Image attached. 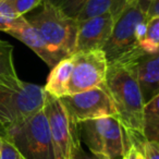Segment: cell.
I'll list each match as a JSON object with an SVG mask.
<instances>
[{"mask_svg":"<svg viewBox=\"0 0 159 159\" xmlns=\"http://www.w3.org/2000/svg\"><path fill=\"white\" fill-rule=\"evenodd\" d=\"M135 59L108 63L104 87L115 107L116 117L126 132L142 135L145 102L137 83Z\"/></svg>","mask_w":159,"mask_h":159,"instance_id":"obj_1","label":"cell"},{"mask_svg":"<svg viewBox=\"0 0 159 159\" xmlns=\"http://www.w3.org/2000/svg\"><path fill=\"white\" fill-rule=\"evenodd\" d=\"M76 130L80 141L87 146L89 152L108 159H122L131 145L128 133L117 117L83 121L76 124Z\"/></svg>","mask_w":159,"mask_h":159,"instance_id":"obj_2","label":"cell"},{"mask_svg":"<svg viewBox=\"0 0 159 159\" xmlns=\"http://www.w3.org/2000/svg\"><path fill=\"white\" fill-rule=\"evenodd\" d=\"M27 21L53 51L63 58L74 53L79 23L49 0H44L42 10Z\"/></svg>","mask_w":159,"mask_h":159,"instance_id":"obj_3","label":"cell"},{"mask_svg":"<svg viewBox=\"0 0 159 159\" xmlns=\"http://www.w3.org/2000/svg\"><path fill=\"white\" fill-rule=\"evenodd\" d=\"M45 92L40 85L22 82L18 87L0 86V137L16 124L44 107Z\"/></svg>","mask_w":159,"mask_h":159,"instance_id":"obj_4","label":"cell"},{"mask_svg":"<svg viewBox=\"0 0 159 159\" xmlns=\"http://www.w3.org/2000/svg\"><path fill=\"white\" fill-rule=\"evenodd\" d=\"M9 141L25 159H56L44 107L35 115L6 132Z\"/></svg>","mask_w":159,"mask_h":159,"instance_id":"obj_5","label":"cell"},{"mask_svg":"<svg viewBox=\"0 0 159 159\" xmlns=\"http://www.w3.org/2000/svg\"><path fill=\"white\" fill-rule=\"evenodd\" d=\"M145 19H147L146 14L139 2L126 6L116 20L110 37L102 48L108 63L118 60L134 59L145 53L139 47L135 36L137 24Z\"/></svg>","mask_w":159,"mask_h":159,"instance_id":"obj_6","label":"cell"},{"mask_svg":"<svg viewBox=\"0 0 159 159\" xmlns=\"http://www.w3.org/2000/svg\"><path fill=\"white\" fill-rule=\"evenodd\" d=\"M44 111L48 120L56 159H70L74 145L80 141L76 124L73 123L58 98L45 94Z\"/></svg>","mask_w":159,"mask_h":159,"instance_id":"obj_7","label":"cell"},{"mask_svg":"<svg viewBox=\"0 0 159 159\" xmlns=\"http://www.w3.org/2000/svg\"><path fill=\"white\" fill-rule=\"evenodd\" d=\"M107 70L108 60L102 49L74 52L68 95L102 86Z\"/></svg>","mask_w":159,"mask_h":159,"instance_id":"obj_8","label":"cell"},{"mask_svg":"<svg viewBox=\"0 0 159 159\" xmlns=\"http://www.w3.org/2000/svg\"><path fill=\"white\" fill-rule=\"evenodd\" d=\"M73 123L104 117H116V110L104 85L60 98Z\"/></svg>","mask_w":159,"mask_h":159,"instance_id":"obj_9","label":"cell"},{"mask_svg":"<svg viewBox=\"0 0 159 159\" xmlns=\"http://www.w3.org/2000/svg\"><path fill=\"white\" fill-rule=\"evenodd\" d=\"M116 19L111 16H102L77 22V33L74 52L96 50L104 48L109 39Z\"/></svg>","mask_w":159,"mask_h":159,"instance_id":"obj_10","label":"cell"},{"mask_svg":"<svg viewBox=\"0 0 159 159\" xmlns=\"http://www.w3.org/2000/svg\"><path fill=\"white\" fill-rule=\"evenodd\" d=\"M7 33L31 48L50 69H52L58 62L64 59L61 55L53 51L46 44L40 34L32 26L31 23L24 16H20L16 24Z\"/></svg>","mask_w":159,"mask_h":159,"instance_id":"obj_11","label":"cell"},{"mask_svg":"<svg viewBox=\"0 0 159 159\" xmlns=\"http://www.w3.org/2000/svg\"><path fill=\"white\" fill-rule=\"evenodd\" d=\"M137 83L144 102L159 95V53H143L134 61Z\"/></svg>","mask_w":159,"mask_h":159,"instance_id":"obj_12","label":"cell"},{"mask_svg":"<svg viewBox=\"0 0 159 159\" xmlns=\"http://www.w3.org/2000/svg\"><path fill=\"white\" fill-rule=\"evenodd\" d=\"M73 70V55L62 59L52 69L47 79L44 89L45 94L55 98L68 96V86Z\"/></svg>","mask_w":159,"mask_h":159,"instance_id":"obj_13","label":"cell"},{"mask_svg":"<svg viewBox=\"0 0 159 159\" xmlns=\"http://www.w3.org/2000/svg\"><path fill=\"white\" fill-rule=\"evenodd\" d=\"M128 5L125 0H87L77 16L76 22L102 16H111L117 20Z\"/></svg>","mask_w":159,"mask_h":159,"instance_id":"obj_14","label":"cell"},{"mask_svg":"<svg viewBox=\"0 0 159 159\" xmlns=\"http://www.w3.org/2000/svg\"><path fill=\"white\" fill-rule=\"evenodd\" d=\"M13 62V46L0 39V86L18 87L22 84Z\"/></svg>","mask_w":159,"mask_h":159,"instance_id":"obj_15","label":"cell"},{"mask_svg":"<svg viewBox=\"0 0 159 159\" xmlns=\"http://www.w3.org/2000/svg\"><path fill=\"white\" fill-rule=\"evenodd\" d=\"M142 135L145 141L159 142V95L144 106Z\"/></svg>","mask_w":159,"mask_h":159,"instance_id":"obj_16","label":"cell"},{"mask_svg":"<svg viewBox=\"0 0 159 159\" xmlns=\"http://www.w3.org/2000/svg\"><path fill=\"white\" fill-rule=\"evenodd\" d=\"M139 47L145 53H159V18L148 20L147 32Z\"/></svg>","mask_w":159,"mask_h":159,"instance_id":"obj_17","label":"cell"},{"mask_svg":"<svg viewBox=\"0 0 159 159\" xmlns=\"http://www.w3.org/2000/svg\"><path fill=\"white\" fill-rule=\"evenodd\" d=\"M20 16L14 12L8 0L0 1V31L7 33L16 23Z\"/></svg>","mask_w":159,"mask_h":159,"instance_id":"obj_18","label":"cell"},{"mask_svg":"<svg viewBox=\"0 0 159 159\" xmlns=\"http://www.w3.org/2000/svg\"><path fill=\"white\" fill-rule=\"evenodd\" d=\"M49 1L59 8L64 14L76 20L80 11L84 7L87 0H49Z\"/></svg>","mask_w":159,"mask_h":159,"instance_id":"obj_19","label":"cell"},{"mask_svg":"<svg viewBox=\"0 0 159 159\" xmlns=\"http://www.w3.org/2000/svg\"><path fill=\"white\" fill-rule=\"evenodd\" d=\"M8 1L19 16H24V14L38 7L44 0H8Z\"/></svg>","mask_w":159,"mask_h":159,"instance_id":"obj_20","label":"cell"},{"mask_svg":"<svg viewBox=\"0 0 159 159\" xmlns=\"http://www.w3.org/2000/svg\"><path fill=\"white\" fill-rule=\"evenodd\" d=\"M70 159H108L102 155L93 154L91 152H87L82 147L81 141H79L73 147L70 155Z\"/></svg>","mask_w":159,"mask_h":159,"instance_id":"obj_21","label":"cell"},{"mask_svg":"<svg viewBox=\"0 0 159 159\" xmlns=\"http://www.w3.org/2000/svg\"><path fill=\"white\" fill-rule=\"evenodd\" d=\"M141 152L145 159H159V142L144 141Z\"/></svg>","mask_w":159,"mask_h":159,"instance_id":"obj_22","label":"cell"},{"mask_svg":"<svg viewBox=\"0 0 159 159\" xmlns=\"http://www.w3.org/2000/svg\"><path fill=\"white\" fill-rule=\"evenodd\" d=\"M0 159H25V158L18 152V149L9 141L3 139L2 150H1Z\"/></svg>","mask_w":159,"mask_h":159,"instance_id":"obj_23","label":"cell"},{"mask_svg":"<svg viewBox=\"0 0 159 159\" xmlns=\"http://www.w3.org/2000/svg\"><path fill=\"white\" fill-rule=\"evenodd\" d=\"M122 159H145L142 152L135 145L131 144Z\"/></svg>","mask_w":159,"mask_h":159,"instance_id":"obj_24","label":"cell"},{"mask_svg":"<svg viewBox=\"0 0 159 159\" xmlns=\"http://www.w3.org/2000/svg\"><path fill=\"white\" fill-rule=\"evenodd\" d=\"M2 144H3V139L0 137V156H1V150H2Z\"/></svg>","mask_w":159,"mask_h":159,"instance_id":"obj_25","label":"cell"},{"mask_svg":"<svg viewBox=\"0 0 159 159\" xmlns=\"http://www.w3.org/2000/svg\"><path fill=\"white\" fill-rule=\"evenodd\" d=\"M125 1H126L128 3H132V2H137L139 0H125Z\"/></svg>","mask_w":159,"mask_h":159,"instance_id":"obj_26","label":"cell"},{"mask_svg":"<svg viewBox=\"0 0 159 159\" xmlns=\"http://www.w3.org/2000/svg\"><path fill=\"white\" fill-rule=\"evenodd\" d=\"M0 1H2V0H0Z\"/></svg>","mask_w":159,"mask_h":159,"instance_id":"obj_27","label":"cell"}]
</instances>
